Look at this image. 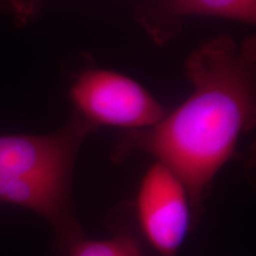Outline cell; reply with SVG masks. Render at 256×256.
Returning a JSON list of instances; mask_svg holds the SVG:
<instances>
[{
  "instance_id": "6da1fadb",
  "label": "cell",
  "mask_w": 256,
  "mask_h": 256,
  "mask_svg": "<svg viewBox=\"0 0 256 256\" xmlns=\"http://www.w3.org/2000/svg\"><path fill=\"white\" fill-rule=\"evenodd\" d=\"M185 70L190 96L154 126L124 133L114 159L133 151L154 156L184 185L194 220L214 178L255 124L256 38H212L188 56Z\"/></svg>"
},
{
  "instance_id": "7a4b0ae2",
  "label": "cell",
  "mask_w": 256,
  "mask_h": 256,
  "mask_svg": "<svg viewBox=\"0 0 256 256\" xmlns=\"http://www.w3.org/2000/svg\"><path fill=\"white\" fill-rule=\"evenodd\" d=\"M70 98L76 113L95 128L102 124L146 130L168 113L136 80L106 69L81 74L70 88Z\"/></svg>"
},
{
  "instance_id": "3957f363",
  "label": "cell",
  "mask_w": 256,
  "mask_h": 256,
  "mask_svg": "<svg viewBox=\"0 0 256 256\" xmlns=\"http://www.w3.org/2000/svg\"><path fill=\"white\" fill-rule=\"evenodd\" d=\"M94 130L74 112L69 122L54 133L0 136V176L72 182L80 148Z\"/></svg>"
},
{
  "instance_id": "277c9868",
  "label": "cell",
  "mask_w": 256,
  "mask_h": 256,
  "mask_svg": "<svg viewBox=\"0 0 256 256\" xmlns=\"http://www.w3.org/2000/svg\"><path fill=\"white\" fill-rule=\"evenodd\" d=\"M140 230L159 256H177L192 222L188 192L174 172L156 162L136 194Z\"/></svg>"
},
{
  "instance_id": "5b68a950",
  "label": "cell",
  "mask_w": 256,
  "mask_h": 256,
  "mask_svg": "<svg viewBox=\"0 0 256 256\" xmlns=\"http://www.w3.org/2000/svg\"><path fill=\"white\" fill-rule=\"evenodd\" d=\"M72 182L36 177L0 176V204L31 210L51 224L55 248L66 256L84 238L72 203Z\"/></svg>"
},
{
  "instance_id": "8992f818",
  "label": "cell",
  "mask_w": 256,
  "mask_h": 256,
  "mask_svg": "<svg viewBox=\"0 0 256 256\" xmlns=\"http://www.w3.org/2000/svg\"><path fill=\"white\" fill-rule=\"evenodd\" d=\"M216 17L256 24V0H159L139 16L146 31L158 42L176 34V28L184 17Z\"/></svg>"
},
{
  "instance_id": "52a82bcc",
  "label": "cell",
  "mask_w": 256,
  "mask_h": 256,
  "mask_svg": "<svg viewBox=\"0 0 256 256\" xmlns=\"http://www.w3.org/2000/svg\"><path fill=\"white\" fill-rule=\"evenodd\" d=\"M66 256H144L138 238L127 229H120L110 238L76 241Z\"/></svg>"
},
{
  "instance_id": "ba28073f",
  "label": "cell",
  "mask_w": 256,
  "mask_h": 256,
  "mask_svg": "<svg viewBox=\"0 0 256 256\" xmlns=\"http://www.w3.org/2000/svg\"><path fill=\"white\" fill-rule=\"evenodd\" d=\"M36 2L37 0H0V5L19 17H28L34 11Z\"/></svg>"
}]
</instances>
